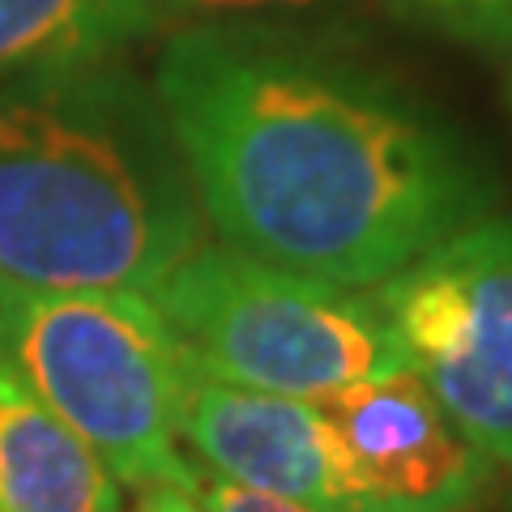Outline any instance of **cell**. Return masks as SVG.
Masks as SVG:
<instances>
[{"label":"cell","instance_id":"cell-1","mask_svg":"<svg viewBox=\"0 0 512 512\" xmlns=\"http://www.w3.org/2000/svg\"><path fill=\"white\" fill-rule=\"evenodd\" d=\"M150 82L210 231L256 261L367 291L495 214L448 120L291 26H175Z\"/></svg>","mask_w":512,"mask_h":512},{"label":"cell","instance_id":"cell-2","mask_svg":"<svg viewBox=\"0 0 512 512\" xmlns=\"http://www.w3.org/2000/svg\"><path fill=\"white\" fill-rule=\"evenodd\" d=\"M205 239L171 120L124 56L0 86V286L146 295Z\"/></svg>","mask_w":512,"mask_h":512},{"label":"cell","instance_id":"cell-3","mask_svg":"<svg viewBox=\"0 0 512 512\" xmlns=\"http://www.w3.org/2000/svg\"><path fill=\"white\" fill-rule=\"evenodd\" d=\"M0 363L120 487L197 483L180 453L188 350L146 295L0 286Z\"/></svg>","mask_w":512,"mask_h":512},{"label":"cell","instance_id":"cell-4","mask_svg":"<svg viewBox=\"0 0 512 512\" xmlns=\"http://www.w3.org/2000/svg\"><path fill=\"white\" fill-rule=\"evenodd\" d=\"M146 299L192 363L244 389L320 402L410 367L372 291L291 274L214 235L154 282Z\"/></svg>","mask_w":512,"mask_h":512},{"label":"cell","instance_id":"cell-5","mask_svg":"<svg viewBox=\"0 0 512 512\" xmlns=\"http://www.w3.org/2000/svg\"><path fill=\"white\" fill-rule=\"evenodd\" d=\"M367 291L410 372L512 478V218L470 222Z\"/></svg>","mask_w":512,"mask_h":512},{"label":"cell","instance_id":"cell-6","mask_svg":"<svg viewBox=\"0 0 512 512\" xmlns=\"http://www.w3.org/2000/svg\"><path fill=\"white\" fill-rule=\"evenodd\" d=\"M316 406L372 512H483L495 500L500 466L470 444L410 367Z\"/></svg>","mask_w":512,"mask_h":512},{"label":"cell","instance_id":"cell-7","mask_svg":"<svg viewBox=\"0 0 512 512\" xmlns=\"http://www.w3.org/2000/svg\"><path fill=\"white\" fill-rule=\"evenodd\" d=\"M180 440L201 470L308 512H372L316 402L244 389L192 363L180 393Z\"/></svg>","mask_w":512,"mask_h":512},{"label":"cell","instance_id":"cell-8","mask_svg":"<svg viewBox=\"0 0 512 512\" xmlns=\"http://www.w3.org/2000/svg\"><path fill=\"white\" fill-rule=\"evenodd\" d=\"M0 512H124V487L0 363Z\"/></svg>","mask_w":512,"mask_h":512},{"label":"cell","instance_id":"cell-9","mask_svg":"<svg viewBox=\"0 0 512 512\" xmlns=\"http://www.w3.org/2000/svg\"><path fill=\"white\" fill-rule=\"evenodd\" d=\"M163 22L154 0H0V86L60 64L124 56Z\"/></svg>","mask_w":512,"mask_h":512},{"label":"cell","instance_id":"cell-10","mask_svg":"<svg viewBox=\"0 0 512 512\" xmlns=\"http://www.w3.org/2000/svg\"><path fill=\"white\" fill-rule=\"evenodd\" d=\"M406 22L478 52H512V0H384Z\"/></svg>","mask_w":512,"mask_h":512},{"label":"cell","instance_id":"cell-11","mask_svg":"<svg viewBox=\"0 0 512 512\" xmlns=\"http://www.w3.org/2000/svg\"><path fill=\"white\" fill-rule=\"evenodd\" d=\"M329 5H355V0H154L163 18H256V13H316Z\"/></svg>","mask_w":512,"mask_h":512},{"label":"cell","instance_id":"cell-12","mask_svg":"<svg viewBox=\"0 0 512 512\" xmlns=\"http://www.w3.org/2000/svg\"><path fill=\"white\" fill-rule=\"evenodd\" d=\"M197 500L205 512H308V508H295L286 500H274V495H261V491H248V487H235L227 478H218L210 470L197 466Z\"/></svg>","mask_w":512,"mask_h":512},{"label":"cell","instance_id":"cell-13","mask_svg":"<svg viewBox=\"0 0 512 512\" xmlns=\"http://www.w3.org/2000/svg\"><path fill=\"white\" fill-rule=\"evenodd\" d=\"M124 512H205L197 491L180 483H146L133 487V500L124 504Z\"/></svg>","mask_w":512,"mask_h":512},{"label":"cell","instance_id":"cell-14","mask_svg":"<svg viewBox=\"0 0 512 512\" xmlns=\"http://www.w3.org/2000/svg\"><path fill=\"white\" fill-rule=\"evenodd\" d=\"M508 103H512V77H508Z\"/></svg>","mask_w":512,"mask_h":512}]
</instances>
